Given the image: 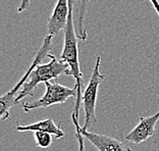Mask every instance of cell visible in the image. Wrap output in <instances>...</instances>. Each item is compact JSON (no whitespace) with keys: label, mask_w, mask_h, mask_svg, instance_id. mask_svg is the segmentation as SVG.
<instances>
[{"label":"cell","mask_w":159,"mask_h":151,"mask_svg":"<svg viewBox=\"0 0 159 151\" xmlns=\"http://www.w3.org/2000/svg\"><path fill=\"white\" fill-rule=\"evenodd\" d=\"M81 133L83 137L91 142L98 151H133L125 142L110 136L96 134L89 130H81Z\"/></svg>","instance_id":"6"},{"label":"cell","mask_w":159,"mask_h":151,"mask_svg":"<svg viewBox=\"0 0 159 151\" xmlns=\"http://www.w3.org/2000/svg\"><path fill=\"white\" fill-rule=\"evenodd\" d=\"M68 11V0H57L54 6L52 14L48 21V35H52L53 37L58 35L62 29L66 28Z\"/></svg>","instance_id":"7"},{"label":"cell","mask_w":159,"mask_h":151,"mask_svg":"<svg viewBox=\"0 0 159 151\" xmlns=\"http://www.w3.org/2000/svg\"><path fill=\"white\" fill-rule=\"evenodd\" d=\"M44 84L46 87V92L43 97L32 103L21 104L25 112L37 108H47V107L55 105V104H62L66 102L70 97H77L78 89L75 87L68 88L53 80L46 82Z\"/></svg>","instance_id":"4"},{"label":"cell","mask_w":159,"mask_h":151,"mask_svg":"<svg viewBox=\"0 0 159 151\" xmlns=\"http://www.w3.org/2000/svg\"><path fill=\"white\" fill-rule=\"evenodd\" d=\"M149 1L151 2V4H152L153 8L155 9V11L157 12L158 16H159V1H158V0H149Z\"/></svg>","instance_id":"12"},{"label":"cell","mask_w":159,"mask_h":151,"mask_svg":"<svg viewBox=\"0 0 159 151\" xmlns=\"http://www.w3.org/2000/svg\"><path fill=\"white\" fill-rule=\"evenodd\" d=\"M59 125H61V123ZM59 125L54 123L52 118H46L29 125H20L19 123L16 125V130L19 132H45L53 135L57 139H60L64 137V132L61 130Z\"/></svg>","instance_id":"8"},{"label":"cell","mask_w":159,"mask_h":151,"mask_svg":"<svg viewBox=\"0 0 159 151\" xmlns=\"http://www.w3.org/2000/svg\"><path fill=\"white\" fill-rule=\"evenodd\" d=\"M52 40H53V36L47 34L46 37L44 38L42 46L40 47L39 51L37 52V54H36L35 58L33 60V62H32L30 67H29L28 71H26V74L23 76V78L17 82V84L14 86L9 92H7L6 94L1 96V98H0V104H1V113H0V117H1V121H4L10 117V108L16 105V93H20V88H23L25 83L29 80L31 73L34 71L35 67L39 66L40 62H41L45 57H48L49 51H50V49H51Z\"/></svg>","instance_id":"2"},{"label":"cell","mask_w":159,"mask_h":151,"mask_svg":"<svg viewBox=\"0 0 159 151\" xmlns=\"http://www.w3.org/2000/svg\"><path fill=\"white\" fill-rule=\"evenodd\" d=\"M159 121V110L151 117H142L139 118V123L133 130L125 136V141L132 142L139 145L147 141L148 139L155 135V127Z\"/></svg>","instance_id":"5"},{"label":"cell","mask_w":159,"mask_h":151,"mask_svg":"<svg viewBox=\"0 0 159 151\" xmlns=\"http://www.w3.org/2000/svg\"><path fill=\"white\" fill-rule=\"evenodd\" d=\"M101 66V56H97L95 66L92 71V75L90 77L88 86L84 90L82 98L83 108L85 112V123L82 127V130H88L90 127L97 123L96 117V101L97 95H98L99 86L104 80L105 76L100 73Z\"/></svg>","instance_id":"3"},{"label":"cell","mask_w":159,"mask_h":151,"mask_svg":"<svg viewBox=\"0 0 159 151\" xmlns=\"http://www.w3.org/2000/svg\"><path fill=\"white\" fill-rule=\"evenodd\" d=\"M91 0H75L74 20L77 36L80 40L86 41L88 38V32L86 29V19L88 13V6Z\"/></svg>","instance_id":"9"},{"label":"cell","mask_w":159,"mask_h":151,"mask_svg":"<svg viewBox=\"0 0 159 151\" xmlns=\"http://www.w3.org/2000/svg\"><path fill=\"white\" fill-rule=\"evenodd\" d=\"M31 6V0H21L20 4L17 8V12H24L25 10H28Z\"/></svg>","instance_id":"11"},{"label":"cell","mask_w":159,"mask_h":151,"mask_svg":"<svg viewBox=\"0 0 159 151\" xmlns=\"http://www.w3.org/2000/svg\"><path fill=\"white\" fill-rule=\"evenodd\" d=\"M36 144L42 149H47L52 145V135L45 132H34Z\"/></svg>","instance_id":"10"},{"label":"cell","mask_w":159,"mask_h":151,"mask_svg":"<svg viewBox=\"0 0 159 151\" xmlns=\"http://www.w3.org/2000/svg\"><path fill=\"white\" fill-rule=\"evenodd\" d=\"M50 58V62L39 64L34 69V71L31 73L29 80L25 83L23 88L20 91L19 95L16 98V105L20 103L21 100L26 97H31L34 95L35 89L40 83H46L49 81H52L54 79H57L60 75L66 74V71L70 69L68 64L66 62H62L60 59H57L55 56L52 54H48Z\"/></svg>","instance_id":"1"}]
</instances>
